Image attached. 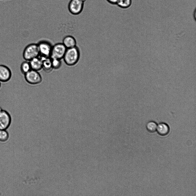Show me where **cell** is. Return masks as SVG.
I'll use <instances>...</instances> for the list:
<instances>
[{
  "label": "cell",
  "instance_id": "7",
  "mask_svg": "<svg viewBox=\"0 0 196 196\" xmlns=\"http://www.w3.org/2000/svg\"><path fill=\"white\" fill-rule=\"evenodd\" d=\"M11 119L10 114L3 110L0 112V129L6 130L10 126Z\"/></svg>",
  "mask_w": 196,
  "mask_h": 196
},
{
  "label": "cell",
  "instance_id": "17",
  "mask_svg": "<svg viewBox=\"0 0 196 196\" xmlns=\"http://www.w3.org/2000/svg\"><path fill=\"white\" fill-rule=\"evenodd\" d=\"M51 59L53 69H57L61 67L62 64L61 60L57 59Z\"/></svg>",
  "mask_w": 196,
  "mask_h": 196
},
{
  "label": "cell",
  "instance_id": "16",
  "mask_svg": "<svg viewBox=\"0 0 196 196\" xmlns=\"http://www.w3.org/2000/svg\"><path fill=\"white\" fill-rule=\"evenodd\" d=\"M9 135L6 130L0 129V141L4 142L9 139Z\"/></svg>",
  "mask_w": 196,
  "mask_h": 196
},
{
  "label": "cell",
  "instance_id": "11",
  "mask_svg": "<svg viewBox=\"0 0 196 196\" xmlns=\"http://www.w3.org/2000/svg\"><path fill=\"white\" fill-rule=\"evenodd\" d=\"M39 56L42 62V69L46 72H49L51 71L53 68L51 58L40 56Z\"/></svg>",
  "mask_w": 196,
  "mask_h": 196
},
{
  "label": "cell",
  "instance_id": "3",
  "mask_svg": "<svg viewBox=\"0 0 196 196\" xmlns=\"http://www.w3.org/2000/svg\"><path fill=\"white\" fill-rule=\"evenodd\" d=\"M66 48L62 43H58L53 46L50 57L51 59H63Z\"/></svg>",
  "mask_w": 196,
  "mask_h": 196
},
{
  "label": "cell",
  "instance_id": "13",
  "mask_svg": "<svg viewBox=\"0 0 196 196\" xmlns=\"http://www.w3.org/2000/svg\"><path fill=\"white\" fill-rule=\"evenodd\" d=\"M132 0H118L116 5L122 8H127L131 5Z\"/></svg>",
  "mask_w": 196,
  "mask_h": 196
},
{
  "label": "cell",
  "instance_id": "10",
  "mask_svg": "<svg viewBox=\"0 0 196 196\" xmlns=\"http://www.w3.org/2000/svg\"><path fill=\"white\" fill-rule=\"evenodd\" d=\"M29 62L32 69L38 71L42 69V62L39 56Z\"/></svg>",
  "mask_w": 196,
  "mask_h": 196
},
{
  "label": "cell",
  "instance_id": "6",
  "mask_svg": "<svg viewBox=\"0 0 196 196\" xmlns=\"http://www.w3.org/2000/svg\"><path fill=\"white\" fill-rule=\"evenodd\" d=\"M84 5V2L81 0H71L69 5V9L71 14L78 15L82 11Z\"/></svg>",
  "mask_w": 196,
  "mask_h": 196
},
{
  "label": "cell",
  "instance_id": "8",
  "mask_svg": "<svg viewBox=\"0 0 196 196\" xmlns=\"http://www.w3.org/2000/svg\"><path fill=\"white\" fill-rule=\"evenodd\" d=\"M11 72L10 69L4 65H0V81L6 82L10 79Z\"/></svg>",
  "mask_w": 196,
  "mask_h": 196
},
{
  "label": "cell",
  "instance_id": "15",
  "mask_svg": "<svg viewBox=\"0 0 196 196\" xmlns=\"http://www.w3.org/2000/svg\"><path fill=\"white\" fill-rule=\"evenodd\" d=\"M157 126V124L155 122L150 121L147 123L146 125V128L148 131L153 133L156 130Z\"/></svg>",
  "mask_w": 196,
  "mask_h": 196
},
{
  "label": "cell",
  "instance_id": "18",
  "mask_svg": "<svg viewBox=\"0 0 196 196\" xmlns=\"http://www.w3.org/2000/svg\"><path fill=\"white\" fill-rule=\"evenodd\" d=\"M109 3L112 4H116L118 0H106Z\"/></svg>",
  "mask_w": 196,
  "mask_h": 196
},
{
  "label": "cell",
  "instance_id": "1",
  "mask_svg": "<svg viewBox=\"0 0 196 196\" xmlns=\"http://www.w3.org/2000/svg\"><path fill=\"white\" fill-rule=\"evenodd\" d=\"M80 56L79 48L77 46L67 48L63 59L65 63L70 66H73L78 62Z\"/></svg>",
  "mask_w": 196,
  "mask_h": 196
},
{
  "label": "cell",
  "instance_id": "12",
  "mask_svg": "<svg viewBox=\"0 0 196 196\" xmlns=\"http://www.w3.org/2000/svg\"><path fill=\"white\" fill-rule=\"evenodd\" d=\"M156 130L158 133L161 136L167 135L169 131V127L167 124L164 123H159L157 126Z\"/></svg>",
  "mask_w": 196,
  "mask_h": 196
},
{
  "label": "cell",
  "instance_id": "20",
  "mask_svg": "<svg viewBox=\"0 0 196 196\" xmlns=\"http://www.w3.org/2000/svg\"><path fill=\"white\" fill-rule=\"evenodd\" d=\"M84 2H85L86 0H81Z\"/></svg>",
  "mask_w": 196,
  "mask_h": 196
},
{
  "label": "cell",
  "instance_id": "4",
  "mask_svg": "<svg viewBox=\"0 0 196 196\" xmlns=\"http://www.w3.org/2000/svg\"><path fill=\"white\" fill-rule=\"evenodd\" d=\"M40 56L50 57L53 46L51 43L46 40H42L37 44Z\"/></svg>",
  "mask_w": 196,
  "mask_h": 196
},
{
  "label": "cell",
  "instance_id": "19",
  "mask_svg": "<svg viewBox=\"0 0 196 196\" xmlns=\"http://www.w3.org/2000/svg\"><path fill=\"white\" fill-rule=\"evenodd\" d=\"M3 110V109L0 106V112H1L2 110Z\"/></svg>",
  "mask_w": 196,
  "mask_h": 196
},
{
  "label": "cell",
  "instance_id": "14",
  "mask_svg": "<svg viewBox=\"0 0 196 196\" xmlns=\"http://www.w3.org/2000/svg\"><path fill=\"white\" fill-rule=\"evenodd\" d=\"M31 69L29 61H26L22 63L20 66V70L23 74H25Z\"/></svg>",
  "mask_w": 196,
  "mask_h": 196
},
{
  "label": "cell",
  "instance_id": "5",
  "mask_svg": "<svg viewBox=\"0 0 196 196\" xmlns=\"http://www.w3.org/2000/svg\"><path fill=\"white\" fill-rule=\"evenodd\" d=\"M24 76L26 81L31 84H38L42 81L41 76L38 71L32 69L24 74Z\"/></svg>",
  "mask_w": 196,
  "mask_h": 196
},
{
  "label": "cell",
  "instance_id": "9",
  "mask_svg": "<svg viewBox=\"0 0 196 196\" xmlns=\"http://www.w3.org/2000/svg\"><path fill=\"white\" fill-rule=\"evenodd\" d=\"M62 43L67 48H71L77 45L75 38L71 35H67L63 39Z\"/></svg>",
  "mask_w": 196,
  "mask_h": 196
},
{
  "label": "cell",
  "instance_id": "2",
  "mask_svg": "<svg viewBox=\"0 0 196 196\" xmlns=\"http://www.w3.org/2000/svg\"><path fill=\"white\" fill-rule=\"evenodd\" d=\"M39 55L38 45L36 43H32L27 45L25 48L23 53L24 59L29 61Z\"/></svg>",
  "mask_w": 196,
  "mask_h": 196
},
{
  "label": "cell",
  "instance_id": "21",
  "mask_svg": "<svg viewBox=\"0 0 196 196\" xmlns=\"http://www.w3.org/2000/svg\"><path fill=\"white\" fill-rule=\"evenodd\" d=\"M0 86H1V83H0Z\"/></svg>",
  "mask_w": 196,
  "mask_h": 196
}]
</instances>
